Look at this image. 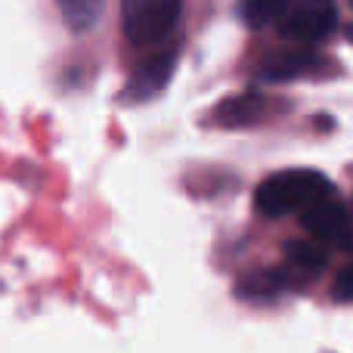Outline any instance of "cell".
Segmentation results:
<instances>
[{"label":"cell","instance_id":"cell-1","mask_svg":"<svg viewBox=\"0 0 353 353\" xmlns=\"http://www.w3.org/2000/svg\"><path fill=\"white\" fill-rule=\"evenodd\" d=\"M335 195V186L325 174L310 171V168H294V171H279L257 186L254 208L263 217H285V214H301L319 199Z\"/></svg>","mask_w":353,"mask_h":353},{"label":"cell","instance_id":"cell-2","mask_svg":"<svg viewBox=\"0 0 353 353\" xmlns=\"http://www.w3.org/2000/svg\"><path fill=\"white\" fill-rule=\"evenodd\" d=\"M124 34L137 47L165 41L183 16V0H121Z\"/></svg>","mask_w":353,"mask_h":353},{"label":"cell","instance_id":"cell-3","mask_svg":"<svg viewBox=\"0 0 353 353\" xmlns=\"http://www.w3.org/2000/svg\"><path fill=\"white\" fill-rule=\"evenodd\" d=\"M335 0H292L279 16V34L288 43H319L335 31Z\"/></svg>","mask_w":353,"mask_h":353},{"label":"cell","instance_id":"cell-4","mask_svg":"<svg viewBox=\"0 0 353 353\" xmlns=\"http://www.w3.org/2000/svg\"><path fill=\"white\" fill-rule=\"evenodd\" d=\"M301 223H304V230L310 232L313 242L353 251V214L344 201L335 199V195L319 199L316 205L301 211Z\"/></svg>","mask_w":353,"mask_h":353},{"label":"cell","instance_id":"cell-5","mask_svg":"<svg viewBox=\"0 0 353 353\" xmlns=\"http://www.w3.org/2000/svg\"><path fill=\"white\" fill-rule=\"evenodd\" d=\"M329 62L323 59L319 53L313 50H282V53L270 56L267 62L257 65V81L263 84H288V81H304L313 78V74L325 72Z\"/></svg>","mask_w":353,"mask_h":353},{"label":"cell","instance_id":"cell-6","mask_svg":"<svg viewBox=\"0 0 353 353\" xmlns=\"http://www.w3.org/2000/svg\"><path fill=\"white\" fill-rule=\"evenodd\" d=\"M174 68H176V53H171V50L146 59L130 74L128 87H124V103H149V99H155L168 87V81L174 78Z\"/></svg>","mask_w":353,"mask_h":353},{"label":"cell","instance_id":"cell-7","mask_svg":"<svg viewBox=\"0 0 353 353\" xmlns=\"http://www.w3.org/2000/svg\"><path fill=\"white\" fill-rule=\"evenodd\" d=\"M261 118H263V99L254 97V93L230 97L214 112V124H220V128H248V124H257Z\"/></svg>","mask_w":353,"mask_h":353},{"label":"cell","instance_id":"cell-8","mask_svg":"<svg viewBox=\"0 0 353 353\" xmlns=\"http://www.w3.org/2000/svg\"><path fill=\"white\" fill-rule=\"evenodd\" d=\"M288 276L282 270H257V273L245 276L239 282V294L251 301H261V298H273V294H282L288 288Z\"/></svg>","mask_w":353,"mask_h":353},{"label":"cell","instance_id":"cell-9","mask_svg":"<svg viewBox=\"0 0 353 353\" xmlns=\"http://www.w3.org/2000/svg\"><path fill=\"white\" fill-rule=\"evenodd\" d=\"M285 257L292 267L304 270V273H319V270L329 263V251L325 245L313 242V239H294L285 245Z\"/></svg>","mask_w":353,"mask_h":353},{"label":"cell","instance_id":"cell-10","mask_svg":"<svg viewBox=\"0 0 353 353\" xmlns=\"http://www.w3.org/2000/svg\"><path fill=\"white\" fill-rule=\"evenodd\" d=\"M292 0H242V19L251 28H267L279 22V16L288 10Z\"/></svg>","mask_w":353,"mask_h":353},{"label":"cell","instance_id":"cell-11","mask_svg":"<svg viewBox=\"0 0 353 353\" xmlns=\"http://www.w3.org/2000/svg\"><path fill=\"white\" fill-rule=\"evenodd\" d=\"M56 3H59L62 16L68 19V25H72L74 31H87L97 25L105 0H56Z\"/></svg>","mask_w":353,"mask_h":353},{"label":"cell","instance_id":"cell-12","mask_svg":"<svg viewBox=\"0 0 353 353\" xmlns=\"http://www.w3.org/2000/svg\"><path fill=\"white\" fill-rule=\"evenodd\" d=\"M332 294H335L338 301H344V304H353V263H350V267H344L341 273H338Z\"/></svg>","mask_w":353,"mask_h":353},{"label":"cell","instance_id":"cell-13","mask_svg":"<svg viewBox=\"0 0 353 353\" xmlns=\"http://www.w3.org/2000/svg\"><path fill=\"white\" fill-rule=\"evenodd\" d=\"M347 37H350V41H353V28H347Z\"/></svg>","mask_w":353,"mask_h":353},{"label":"cell","instance_id":"cell-14","mask_svg":"<svg viewBox=\"0 0 353 353\" xmlns=\"http://www.w3.org/2000/svg\"><path fill=\"white\" fill-rule=\"evenodd\" d=\"M350 6H353V0H350Z\"/></svg>","mask_w":353,"mask_h":353}]
</instances>
